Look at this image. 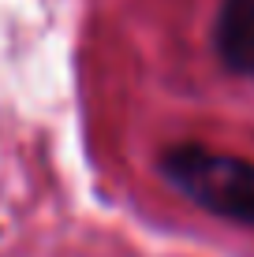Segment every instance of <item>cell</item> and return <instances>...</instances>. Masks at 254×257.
I'll return each instance as SVG.
<instances>
[{"label": "cell", "mask_w": 254, "mask_h": 257, "mask_svg": "<svg viewBox=\"0 0 254 257\" xmlns=\"http://www.w3.org/2000/svg\"><path fill=\"white\" fill-rule=\"evenodd\" d=\"M213 52L224 71L254 82V0H221L213 15Z\"/></svg>", "instance_id": "2"}, {"label": "cell", "mask_w": 254, "mask_h": 257, "mask_svg": "<svg viewBox=\"0 0 254 257\" xmlns=\"http://www.w3.org/2000/svg\"><path fill=\"white\" fill-rule=\"evenodd\" d=\"M157 172L195 209L254 227V161L202 142H176L157 157Z\"/></svg>", "instance_id": "1"}]
</instances>
